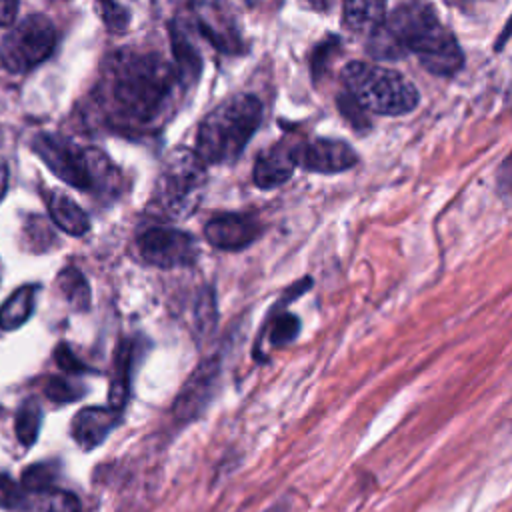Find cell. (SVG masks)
I'll return each instance as SVG.
<instances>
[{
	"mask_svg": "<svg viewBox=\"0 0 512 512\" xmlns=\"http://www.w3.org/2000/svg\"><path fill=\"white\" fill-rule=\"evenodd\" d=\"M338 106H340L342 114H344L354 126H366L364 108H362L348 92H344V94L338 98Z\"/></svg>",
	"mask_w": 512,
	"mask_h": 512,
	"instance_id": "cell-31",
	"label": "cell"
},
{
	"mask_svg": "<svg viewBox=\"0 0 512 512\" xmlns=\"http://www.w3.org/2000/svg\"><path fill=\"white\" fill-rule=\"evenodd\" d=\"M300 330V320L288 312L280 314L274 318L272 328H270V342L272 346H284L292 342L298 336Z\"/></svg>",
	"mask_w": 512,
	"mask_h": 512,
	"instance_id": "cell-25",
	"label": "cell"
},
{
	"mask_svg": "<svg viewBox=\"0 0 512 512\" xmlns=\"http://www.w3.org/2000/svg\"><path fill=\"white\" fill-rule=\"evenodd\" d=\"M54 470L48 464H32L22 472V486L30 492H42L52 488Z\"/></svg>",
	"mask_w": 512,
	"mask_h": 512,
	"instance_id": "cell-26",
	"label": "cell"
},
{
	"mask_svg": "<svg viewBox=\"0 0 512 512\" xmlns=\"http://www.w3.org/2000/svg\"><path fill=\"white\" fill-rule=\"evenodd\" d=\"M56 38L58 34L50 18L30 14L2 38L0 60L8 72H28L54 52Z\"/></svg>",
	"mask_w": 512,
	"mask_h": 512,
	"instance_id": "cell-7",
	"label": "cell"
},
{
	"mask_svg": "<svg viewBox=\"0 0 512 512\" xmlns=\"http://www.w3.org/2000/svg\"><path fill=\"white\" fill-rule=\"evenodd\" d=\"M368 52L378 60H396L416 54L420 64L436 76H452L464 56L454 34L440 22L434 8L410 2L396 8L370 34Z\"/></svg>",
	"mask_w": 512,
	"mask_h": 512,
	"instance_id": "cell-2",
	"label": "cell"
},
{
	"mask_svg": "<svg viewBox=\"0 0 512 512\" xmlns=\"http://www.w3.org/2000/svg\"><path fill=\"white\" fill-rule=\"evenodd\" d=\"M296 168V158H294V144L278 142L264 150L254 164V184L262 190L276 188L284 184Z\"/></svg>",
	"mask_w": 512,
	"mask_h": 512,
	"instance_id": "cell-14",
	"label": "cell"
},
{
	"mask_svg": "<svg viewBox=\"0 0 512 512\" xmlns=\"http://www.w3.org/2000/svg\"><path fill=\"white\" fill-rule=\"evenodd\" d=\"M262 122V102L234 94L212 108L198 126L196 154L204 164L234 162Z\"/></svg>",
	"mask_w": 512,
	"mask_h": 512,
	"instance_id": "cell-3",
	"label": "cell"
},
{
	"mask_svg": "<svg viewBox=\"0 0 512 512\" xmlns=\"http://www.w3.org/2000/svg\"><path fill=\"white\" fill-rule=\"evenodd\" d=\"M130 366H132V344H130V340H122L116 348L114 374H112V382L108 388V406H112L116 410H122L128 400Z\"/></svg>",
	"mask_w": 512,
	"mask_h": 512,
	"instance_id": "cell-18",
	"label": "cell"
},
{
	"mask_svg": "<svg viewBox=\"0 0 512 512\" xmlns=\"http://www.w3.org/2000/svg\"><path fill=\"white\" fill-rule=\"evenodd\" d=\"M294 158L296 166L320 174L344 172L358 162L356 150L344 140L334 138H314L302 144H294Z\"/></svg>",
	"mask_w": 512,
	"mask_h": 512,
	"instance_id": "cell-9",
	"label": "cell"
},
{
	"mask_svg": "<svg viewBox=\"0 0 512 512\" xmlns=\"http://www.w3.org/2000/svg\"><path fill=\"white\" fill-rule=\"evenodd\" d=\"M216 324V306H214V296H212V290L206 288L200 298H198V304H196V328L206 334L214 328Z\"/></svg>",
	"mask_w": 512,
	"mask_h": 512,
	"instance_id": "cell-27",
	"label": "cell"
},
{
	"mask_svg": "<svg viewBox=\"0 0 512 512\" xmlns=\"http://www.w3.org/2000/svg\"><path fill=\"white\" fill-rule=\"evenodd\" d=\"M58 288L62 290V294L68 298V302L78 308L84 310L90 304V286L86 282V278L80 274V270L68 266L58 274Z\"/></svg>",
	"mask_w": 512,
	"mask_h": 512,
	"instance_id": "cell-21",
	"label": "cell"
},
{
	"mask_svg": "<svg viewBox=\"0 0 512 512\" xmlns=\"http://www.w3.org/2000/svg\"><path fill=\"white\" fill-rule=\"evenodd\" d=\"M48 212L54 220V224L70 234V236H82L90 230V218L88 214L64 192L54 190L48 194Z\"/></svg>",
	"mask_w": 512,
	"mask_h": 512,
	"instance_id": "cell-17",
	"label": "cell"
},
{
	"mask_svg": "<svg viewBox=\"0 0 512 512\" xmlns=\"http://www.w3.org/2000/svg\"><path fill=\"white\" fill-rule=\"evenodd\" d=\"M54 360L56 364L60 366V370H64L66 374L70 376H76L80 372L86 370V366L72 354V350L66 346V344H60L56 350H54Z\"/></svg>",
	"mask_w": 512,
	"mask_h": 512,
	"instance_id": "cell-30",
	"label": "cell"
},
{
	"mask_svg": "<svg viewBox=\"0 0 512 512\" xmlns=\"http://www.w3.org/2000/svg\"><path fill=\"white\" fill-rule=\"evenodd\" d=\"M346 92L368 112L398 116L418 104V90L400 72L366 62H350L342 70Z\"/></svg>",
	"mask_w": 512,
	"mask_h": 512,
	"instance_id": "cell-5",
	"label": "cell"
},
{
	"mask_svg": "<svg viewBox=\"0 0 512 512\" xmlns=\"http://www.w3.org/2000/svg\"><path fill=\"white\" fill-rule=\"evenodd\" d=\"M386 0H344L342 22L354 34H372L382 22Z\"/></svg>",
	"mask_w": 512,
	"mask_h": 512,
	"instance_id": "cell-16",
	"label": "cell"
},
{
	"mask_svg": "<svg viewBox=\"0 0 512 512\" xmlns=\"http://www.w3.org/2000/svg\"><path fill=\"white\" fill-rule=\"evenodd\" d=\"M0 282H2V266H0Z\"/></svg>",
	"mask_w": 512,
	"mask_h": 512,
	"instance_id": "cell-36",
	"label": "cell"
},
{
	"mask_svg": "<svg viewBox=\"0 0 512 512\" xmlns=\"http://www.w3.org/2000/svg\"><path fill=\"white\" fill-rule=\"evenodd\" d=\"M6 188H8V166H6V162L0 158V200H2L4 194H6Z\"/></svg>",
	"mask_w": 512,
	"mask_h": 512,
	"instance_id": "cell-34",
	"label": "cell"
},
{
	"mask_svg": "<svg viewBox=\"0 0 512 512\" xmlns=\"http://www.w3.org/2000/svg\"><path fill=\"white\" fill-rule=\"evenodd\" d=\"M510 34H512V16H510V20H508V24L504 26V30H502V34H500V38H498V42H496V50H502V46H504V42L510 38Z\"/></svg>",
	"mask_w": 512,
	"mask_h": 512,
	"instance_id": "cell-35",
	"label": "cell"
},
{
	"mask_svg": "<svg viewBox=\"0 0 512 512\" xmlns=\"http://www.w3.org/2000/svg\"><path fill=\"white\" fill-rule=\"evenodd\" d=\"M36 494L38 498L34 500V512H80V502L70 492L48 488Z\"/></svg>",
	"mask_w": 512,
	"mask_h": 512,
	"instance_id": "cell-22",
	"label": "cell"
},
{
	"mask_svg": "<svg viewBox=\"0 0 512 512\" xmlns=\"http://www.w3.org/2000/svg\"><path fill=\"white\" fill-rule=\"evenodd\" d=\"M98 8H100L104 26L110 32H114V34L124 32L126 26L130 24L128 0H98Z\"/></svg>",
	"mask_w": 512,
	"mask_h": 512,
	"instance_id": "cell-23",
	"label": "cell"
},
{
	"mask_svg": "<svg viewBox=\"0 0 512 512\" xmlns=\"http://www.w3.org/2000/svg\"><path fill=\"white\" fill-rule=\"evenodd\" d=\"M120 410L112 406H90L80 410L72 420V436L82 450L100 446L106 436L118 426Z\"/></svg>",
	"mask_w": 512,
	"mask_h": 512,
	"instance_id": "cell-13",
	"label": "cell"
},
{
	"mask_svg": "<svg viewBox=\"0 0 512 512\" xmlns=\"http://www.w3.org/2000/svg\"><path fill=\"white\" fill-rule=\"evenodd\" d=\"M170 44L182 82L194 84L202 72V56L196 44L192 42L188 28L178 20L170 22Z\"/></svg>",
	"mask_w": 512,
	"mask_h": 512,
	"instance_id": "cell-15",
	"label": "cell"
},
{
	"mask_svg": "<svg viewBox=\"0 0 512 512\" xmlns=\"http://www.w3.org/2000/svg\"><path fill=\"white\" fill-rule=\"evenodd\" d=\"M104 104L118 126H156L168 116L184 86L176 64L156 52L118 50L106 60Z\"/></svg>",
	"mask_w": 512,
	"mask_h": 512,
	"instance_id": "cell-1",
	"label": "cell"
},
{
	"mask_svg": "<svg viewBox=\"0 0 512 512\" xmlns=\"http://www.w3.org/2000/svg\"><path fill=\"white\" fill-rule=\"evenodd\" d=\"M44 394H46L52 402L64 404V402L78 400V398L82 396V386L74 384V380H70V378L52 376V378H48L46 384H44Z\"/></svg>",
	"mask_w": 512,
	"mask_h": 512,
	"instance_id": "cell-24",
	"label": "cell"
},
{
	"mask_svg": "<svg viewBox=\"0 0 512 512\" xmlns=\"http://www.w3.org/2000/svg\"><path fill=\"white\" fill-rule=\"evenodd\" d=\"M196 18L200 32L222 52H242V38L232 16L218 0H196Z\"/></svg>",
	"mask_w": 512,
	"mask_h": 512,
	"instance_id": "cell-11",
	"label": "cell"
},
{
	"mask_svg": "<svg viewBox=\"0 0 512 512\" xmlns=\"http://www.w3.org/2000/svg\"><path fill=\"white\" fill-rule=\"evenodd\" d=\"M40 420H42V412L40 406L34 398H28L16 412V422H14V430L18 436V442L22 446H32L38 438V430H40Z\"/></svg>",
	"mask_w": 512,
	"mask_h": 512,
	"instance_id": "cell-20",
	"label": "cell"
},
{
	"mask_svg": "<svg viewBox=\"0 0 512 512\" xmlns=\"http://www.w3.org/2000/svg\"><path fill=\"white\" fill-rule=\"evenodd\" d=\"M498 192L506 198H512V152L506 156V160L500 164L496 174Z\"/></svg>",
	"mask_w": 512,
	"mask_h": 512,
	"instance_id": "cell-32",
	"label": "cell"
},
{
	"mask_svg": "<svg viewBox=\"0 0 512 512\" xmlns=\"http://www.w3.org/2000/svg\"><path fill=\"white\" fill-rule=\"evenodd\" d=\"M258 236L260 224L246 214H222L204 226V238L220 250H242Z\"/></svg>",
	"mask_w": 512,
	"mask_h": 512,
	"instance_id": "cell-12",
	"label": "cell"
},
{
	"mask_svg": "<svg viewBox=\"0 0 512 512\" xmlns=\"http://www.w3.org/2000/svg\"><path fill=\"white\" fill-rule=\"evenodd\" d=\"M338 44H340L338 38L330 36V38H326L322 44L316 46V50H314V54H312V60H310V68H312L314 78H320V76H322V72H324V68H326V62H328V56H330V52H334V50L338 48Z\"/></svg>",
	"mask_w": 512,
	"mask_h": 512,
	"instance_id": "cell-29",
	"label": "cell"
},
{
	"mask_svg": "<svg viewBox=\"0 0 512 512\" xmlns=\"http://www.w3.org/2000/svg\"><path fill=\"white\" fill-rule=\"evenodd\" d=\"M36 290V284H28L12 292V296L0 306V328L16 330L30 318L36 302Z\"/></svg>",
	"mask_w": 512,
	"mask_h": 512,
	"instance_id": "cell-19",
	"label": "cell"
},
{
	"mask_svg": "<svg viewBox=\"0 0 512 512\" xmlns=\"http://www.w3.org/2000/svg\"><path fill=\"white\" fill-rule=\"evenodd\" d=\"M32 150L66 184L78 190H106L116 180V170L98 148H84L58 134H38Z\"/></svg>",
	"mask_w": 512,
	"mask_h": 512,
	"instance_id": "cell-4",
	"label": "cell"
},
{
	"mask_svg": "<svg viewBox=\"0 0 512 512\" xmlns=\"http://www.w3.org/2000/svg\"><path fill=\"white\" fill-rule=\"evenodd\" d=\"M218 372H220V362L218 358H210L206 362H202L186 380V384L182 386L180 394L174 400L172 412L176 420H190L194 416L200 414V410L206 406V402L212 398L216 380H218Z\"/></svg>",
	"mask_w": 512,
	"mask_h": 512,
	"instance_id": "cell-10",
	"label": "cell"
},
{
	"mask_svg": "<svg viewBox=\"0 0 512 512\" xmlns=\"http://www.w3.org/2000/svg\"><path fill=\"white\" fill-rule=\"evenodd\" d=\"M18 12V0H0V28L14 22Z\"/></svg>",
	"mask_w": 512,
	"mask_h": 512,
	"instance_id": "cell-33",
	"label": "cell"
},
{
	"mask_svg": "<svg viewBox=\"0 0 512 512\" xmlns=\"http://www.w3.org/2000/svg\"><path fill=\"white\" fill-rule=\"evenodd\" d=\"M22 500V488L10 476L0 474V508H16Z\"/></svg>",
	"mask_w": 512,
	"mask_h": 512,
	"instance_id": "cell-28",
	"label": "cell"
},
{
	"mask_svg": "<svg viewBox=\"0 0 512 512\" xmlns=\"http://www.w3.org/2000/svg\"><path fill=\"white\" fill-rule=\"evenodd\" d=\"M140 256L158 268L188 266L196 260V240L182 230L156 226L138 236Z\"/></svg>",
	"mask_w": 512,
	"mask_h": 512,
	"instance_id": "cell-8",
	"label": "cell"
},
{
	"mask_svg": "<svg viewBox=\"0 0 512 512\" xmlns=\"http://www.w3.org/2000/svg\"><path fill=\"white\" fill-rule=\"evenodd\" d=\"M206 164L190 148H174L156 178L152 204L170 218H188L202 200Z\"/></svg>",
	"mask_w": 512,
	"mask_h": 512,
	"instance_id": "cell-6",
	"label": "cell"
}]
</instances>
